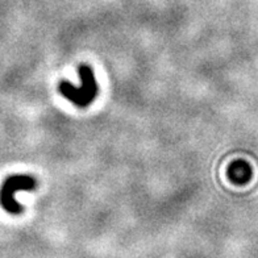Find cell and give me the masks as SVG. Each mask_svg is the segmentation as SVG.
Listing matches in <instances>:
<instances>
[{"label":"cell","instance_id":"cell-3","mask_svg":"<svg viewBox=\"0 0 258 258\" xmlns=\"http://www.w3.org/2000/svg\"><path fill=\"white\" fill-rule=\"evenodd\" d=\"M251 167L248 162L242 160L234 161L231 166L228 167L227 175L232 183L246 184L251 178Z\"/></svg>","mask_w":258,"mask_h":258},{"label":"cell","instance_id":"cell-1","mask_svg":"<svg viewBox=\"0 0 258 258\" xmlns=\"http://www.w3.org/2000/svg\"><path fill=\"white\" fill-rule=\"evenodd\" d=\"M78 73L82 82L81 87H77L68 81H62L58 85V89H59L62 96L70 100L73 104L81 107V108H85V107H89L94 102V99L96 98L99 86L95 81V77H94V72L89 64H82Z\"/></svg>","mask_w":258,"mask_h":258},{"label":"cell","instance_id":"cell-2","mask_svg":"<svg viewBox=\"0 0 258 258\" xmlns=\"http://www.w3.org/2000/svg\"><path fill=\"white\" fill-rule=\"evenodd\" d=\"M37 182L31 175L16 174L4 180L0 188V204L8 214L17 215L23 212V206L15 199L17 191H33Z\"/></svg>","mask_w":258,"mask_h":258}]
</instances>
